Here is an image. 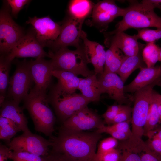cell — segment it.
Instances as JSON below:
<instances>
[{
  "label": "cell",
  "mask_w": 161,
  "mask_h": 161,
  "mask_svg": "<svg viewBox=\"0 0 161 161\" xmlns=\"http://www.w3.org/2000/svg\"><path fill=\"white\" fill-rule=\"evenodd\" d=\"M101 137V134L96 131L85 132L60 128L58 136L51 139V150L80 161H94Z\"/></svg>",
  "instance_id": "6da1fadb"
},
{
  "label": "cell",
  "mask_w": 161,
  "mask_h": 161,
  "mask_svg": "<svg viewBox=\"0 0 161 161\" xmlns=\"http://www.w3.org/2000/svg\"><path fill=\"white\" fill-rule=\"evenodd\" d=\"M129 5L123 16L122 19L116 25L115 29L104 32L105 36L124 32L128 29L154 27L161 29V17L154 12V9L148 4L130 1Z\"/></svg>",
  "instance_id": "7a4b0ae2"
},
{
  "label": "cell",
  "mask_w": 161,
  "mask_h": 161,
  "mask_svg": "<svg viewBox=\"0 0 161 161\" xmlns=\"http://www.w3.org/2000/svg\"><path fill=\"white\" fill-rule=\"evenodd\" d=\"M23 100V108L28 111L35 130L52 139L53 137L52 134L54 131L55 118L49 105L46 93L32 88Z\"/></svg>",
  "instance_id": "3957f363"
},
{
  "label": "cell",
  "mask_w": 161,
  "mask_h": 161,
  "mask_svg": "<svg viewBox=\"0 0 161 161\" xmlns=\"http://www.w3.org/2000/svg\"><path fill=\"white\" fill-rule=\"evenodd\" d=\"M47 97L49 103L63 123L91 102L81 94L68 92L58 83L51 88Z\"/></svg>",
  "instance_id": "277c9868"
},
{
  "label": "cell",
  "mask_w": 161,
  "mask_h": 161,
  "mask_svg": "<svg viewBox=\"0 0 161 161\" xmlns=\"http://www.w3.org/2000/svg\"><path fill=\"white\" fill-rule=\"evenodd\" d=\"M48 54L54 70L69 71L85 78L95 73L94 71L90 70L88 67V63L83 44L82 47L75 50H70L67 47H64L54 52L49 50Z\"/></svg>",
  "instance_id": "5b68a950"
},
{
  "label": "cell",
  "mask_w": 161,
  "mask_h": 161,
  "mask_svg": "<svg viewBox=\"0 0 161 161\" xmlns=\"http://www.w3.org/2000/svg\"><path fill=\"white\" fill-rule=\"evenodd\" d=\"M0 11V52L9 54L14 46L25 35L22 28L13 20L6 1Z\"/></svg>",
  "instance_id": "8992f818"
},
{
  "label": "cell",
  "mask_w": 161,
  "mask_h": 161,
  "mask_svg": "<svg viewBox=\"0 0 161 161\" xmlns=\"http://www.w3.org/2000/svg\"><path fill=\"white\" fill-rule=\"evenodd\" d=\"M33 82L29 61L24 59L18 62L16 70L9 80L6 99L20 103L28 95Z\"/></svg>",
  "instance_id": "52a82bcc"
},
{
  "label": "cell",
  "mask_w": 161,
  "mask_h": 161,
  "mask_svg": "<svg viewBox=\"0 0 161 161\" xmlns=\"http://www.w3.org/2000/svg\"><path fill=\"white\" fill-rule=\"evenodd\" d=\"M84 21L75 19L68 16L61 23L60 33L55 41L48 43L46 47L54 52L60 48L72 46L76 49L82 47L83 42L81 38L82 30Z\"/></svg>",
  "instance_id": "ba28073f"
},
{
  "label": "cell",
  "mask_w": 161,
  "mask_h": 161,
  "mask_svg": "<svg viewBox=\"0 0 161 161\" xmlns=\"http://www.w3.org/2000/svg\"><path fill=\"white\" fill-rule=\"evenodd\" d=\"M8 145L11 151H26L44 157L49 153V148L52 146V143L28 130L13 139Z\"/></svg>",
  "instance_id": "9c48e42d"
},
{
  "label": "cell",
  "mask_w": 161,
  "mask_h": 161,
  "mask_svg": "<svg viewBox=\"0 0 161 161\" xmlns=\"http://www.w3.org/2000/svg\"><path fill=\"white\" fill-rule=\"evenodd\" d=\"M126 10V8L120 7L113 0L100 1L95 4L89 24L104 32L109 24L117 17L123 16Z\"/></svg>",
  "instance_id": "30bf717a"
},
{
  "label": "cell",
  "mask_w": 161,
  "mask_h": 161,
  "mask_svg": "<svg viewBox=\"0 0 161 161\" xmlns=\"http://www.w3.org/2000/svg\"><path fill=\"white\" fill-rule=\"evenodd\" d=\"M43 47L38 41L32 27L16 44L10 53L5 55L12 61L16 57H31L36 59L48 57V53L44 50Z\"/></svg>",
  "instance_id": "8fae6325"
},
{
  "label": "cell",
  "mask_w": 161,
  "mask_h": 161,
  "mask_svg": "<svg viewBox=\"0 0 161 161\" xmlns=\"http://www.w3.org/2000/svg\"><path fill=\"white\" fill-rule=\"evenodd\" d=\"M104 125L99 115L87 106L77 112L63 123L61 128L83 131L98 129Z\"/></svg>",
  "instance_id": "7c38bea8"
},
{
  "label": "cell",
  "mask_w": 161,
  "mask_h": 161,
  "mask_svg": "<svg viewBox=\"0 0 161 161\" xmlns=\"http://www.w3.org/2000/svg\"><path fill=\"white\" fill-rule=\"evenodd\" d=\"M26 23L32 26L38 41L43 47L57 38L61 29V24L54 21L49 16L29 17Z\"/></svg>",
  "instance_id": "4fadbf2b"
},
{
  "label": "cell",
  "mask_w": 161,
  "mask_h": 161,
  "mask_svg": "<svg viewBox=\"0 0 161 161\" xmlns=\"http://www.w3.org/2000/svg\"><path fill=\"white\" fill-rule=\"evenodd\" d=\"M31 75L35 85L33 88L41 92L46 93L52 76L54 68L51 60L40 58L29 61Z\"/></svg>",
  "instance_id": "5bb4252c"
},
{
  "label": "cell",
  "mask_w": 161,
  "mask_h": 161,
  "mask_svg": "<svg viewBox=\"0 0 161 161\" xmlns=\"http://www.w3.org/2000/svg\"><path fill=\"white\" fill-rule=\"evenodd\" d=\"M98 79L102 94L107 93L111 99L119 103L127 100L124 92V83L117 74L103 72Z\"/></svg>",
  "instance_id": "9a60e30c"
},
{
  "label": "cell",
  "mask_w": 161,
  "mask_h": 161,
  "mask_svg": "<svg viewBox=\"0 0 161 161\" xmlns=\"http://www.w3.org/2000/svg\"><path fill=\"white\" fill-rule=\"evenodd\" d=\"M81 37L88 63L93 65L96 74H102L104 72L106 58L104 47L97 42L89 40L86 33L83 30Z\"/></svg>",
  "instance_id": "2e32d148"
},
{
  "label": "cell",
  "mask_w": 161,
  "mask_h": 161,
  "mask_svg": "<svg viewBox=\"0 0 161 161\" xmlns=\"http://www.w3.org/2000/svg\"><path fill=\"white\" fill-rule=\"evenodd\" d=\"M160 78L161 66L143 67L131 82L124 86V92H135Z\"/></svg>",
  "instance_id": "e0dca14e"
},
{
  "label": "cell",
  "mask_w": 161,
  "mask_h": 161,
  "mask_svg": "<svg viewBox=\"0 0 161 161\" xmlns=\"http://www.w3.org/2000/svg\"><path fill=\"white\" fill-rule=\"evenodd\" d=\"M105 37V44H114L126 56L137 55L139 52L141 43L138 42L136 35H130L123 32Z\"/></svg>",
  "instance_id": "ac0fdd59"
},
{
  "label": "cell",
  "mask_w": 161,
  "mask_h": 161,
  "mask_svg": "<svg viewBox=\"0 0 161 161\" xmlns=\"http://www.w3.org/2000/svg\"><path fill=\"white\" fill-rule=\"evenodd\" d=\"M19 104L14 100L5 99L0 104V117L11 120L24 132L29 129L27 119L23 112V108L20 107Z\"/></svg>",
  "instance_id": "d6986e66"
},
{
  "label": "cell",
  "mask_w": 161,
  "mask_h": 161,
  "mask_svg": "<svg viewBox=\"0 0 161 161\" xmlns=\"http://www.w3.org/2000/svg\"><path fill=\"white\" fill-rule=\"evenodd\" d=\"M78 89L86 99L92 102L100 100L102 94L100 86L95 73L84 78H81Z\"/></svg>",
  "instance_id": "ffe728a7"
},
{
  "label": "cell",
  "mask_w": 161,
  "mask_h": 161,
  "mask_svg": "<svg viewBox=\"0 0 161 161\" xmlns=\"http://www.w3.org/2000/svg\"><path fill=\"white\" fill-rule=\"evenodd\" d=\"M145 46L141 44L139 52L137 55L132 56H125L117 73L124 83L135 70L147 67L142 56V50Z\"/></svg>",
  "instance_id": "44dd1931"
},
{
  "label": "cell",
  "mask_w": 161,
  "mask_h": 161,
  "mask_svg": "<svg viewBox=\"0 0 161 161\" xmlns=\"http://www.w3.org/2000/svg\"><path fill=\"white\" fill-rule=\"evenodd\" d=\"M95 5L90 0L70 1L67 9L68 15L76 19L84 21L92 13Z\"/></svg>",
  "instance_id": "7402d4cb"
},
{
  "label": "cell",
  "mask_w": 161,
  "mask_h": 161,
  "mask_svg": "<svg viewBox=\"0 0 161 161\" xmlns=\"http://www.w3.org/2000/svg\"><path fill=\"white\" fill-rule=\"evenodd\" d=\"M106 51V58L103 72L117 73L125 56L121 50L114 44L108 43Z\"/></svg>",
  "instance_id": "603a6c76"
},
{
  "label": "cell",
  "mask_w": 161,
  "mask_h": 161,
  "mask_svg": "<svg viewBox=\"0 0 161 161\" xmlns=\"http://www.w3.org/2000/svg\"><path fill=\"white\" fill-rule=\"evenodd\" d=\"M157 93L153 90L146 122L144 128V135L150 136L152 132L157 127L160 122L157 98Z\"/></svg>",
  "instance_id": "cb8c5ba5"
},
{
  "label": "cell",
  "mask_w": 161,
  "mask_h": 161,
  "mask_svg": "<svg viewBox=\"0 0 161 161\" xmlns=\"http://www.w3.org/2000/svg\"><path fill=\"white\" fill-rule=\"evenodd\" d=\"M52 76L56 78L57 83L65 90L72 93L75 92L78 87L81 78L71 72L59 70H54Z\"/></svg>",
  "instance_id": "d4e9b609"
},
{
  "label": "cell",
  "mask_w": 161,
  "mask_h": 161,
  "mask_svg": "<svg viewBox=\"0 0 161 161\" xmlns=\"http://www.w3.org/2000/svg\"><path fill=\"white\" fill-rule=\"evenodd\" d=\"M12 61L5 55H1L0 58V104L4 100L7 96L6 91L9 80V73Z\"/></svg>",
  "instance_id": "484cf974"
},
{
  "label": "cell",
  "mask_w": 161,
  "mask_h": 161,
  "mask_svg": "<svg viewBox=\"0 0 161 161\" xmlns=\"http://www.w3.org/2000/svg\"><path fill=\"white\" fill-rule=\"evenodd\" d=\"M21 131L13 121L7 118L0 117V139L6 140L8 144L16 133Z\"/></svg>",
  "instance_id": "4316f807"
},
{
  "label": "cell",
  "mask_w": 161,
  "mask_h": 161,
  "mask_svg": "<svg viewBox=\"0 0 161 161\" xmlns=\"http://www.w3.org/2000/svg\"><path fill=\"white\" fill-rule=\"evenodd\" d=\"M160 48L155 42L148 43L143 49L142 56L146 66H154L158 61Z\"/></svg>",
  "instance_id": "83f0119b"
},
{
  "label": "cell",
  "mask_w": 161,
  "mask_h": 161,
  "mask_svg": "<svg viewBox=\"0 0 161 161\" xmlns=\"http://www.w3.org/2000/svg\"><path fill=\"white\" fill-rule=\"evenodd\" d=\"M136 35L138 39H142L149 43L155 42L156 41L161 38V29L156 30L151 29L148 28L139 29Z\"/></svg>",
  "instance_id": "f1b7e54d"
},
{
  "label": "cell",
  "mask_w": 161,
  "mask_h": 161,
  "mask_svg": "<svg viewBox=\"0 0 161 161\" xmlns=\"http://www.w3.org/2000/svg\"><path fill=\"white\" fill-rule=\"evenodd\" d=\"M9 159L13 161H44L43 157L24 151H11Z\"/></svg>",
  "instance_id": "f546056e"
},
{
  "label": "cell",
  "mask_w": 161,
  "mask_h": 161,
  "mask_svg": "<svg viewBox=\"0 0 161 161\" xmlns=\"http://www.w3.org/2000/svg\"><path fill=\"white\" fill-rule=\"evenodd\" d=\"M118 145L117 140L112 137L107 138L100 142L96 154H102L110 151L115 149Z\"/></svg>",
  "instance_id": "4dcf8cb0"
},
{
  "label": "cell",
  "mask_w": 161,
  "mask_h": 161,
  "mask_svg": "<svg viewBox=\"0 0 161 161\" xmlns=\"http://www.w3.org/2000/svg\"><path fill=\"white\" fill-rule=\"evenodd\" d=\"M96 131L101 134L102 133L108 134L112 137L117 140H126L129 137V136L127 134L117 131L110 126H106L104 125L97 129Z\"/></svg>",
  "instance_id": "1f68e13d"
},
{
  "label": "cell",
  "mask_w": 161,
  "mask_h": 161,
  "mask_svg": "<svg viewBox=\"0 0 161 161\" xmlns=\"http://www.w3.org/2000/svg\"><path fill=\"white\" fill-rule=\"evenodd\" d=\"M43 157L44 161H80L66 154L52 150L47 155Z\"/></svg>",
  "instance_id": "d6a6232c"
},
{
  "label": "cell",
  "mask_w": 161,
  "mask_h": 161,
  "mask_svg": "<svg viewBox=\"0 0 161 161\" xmlns=\"http://www.w3.org/2000/svg\"><path fill=\"white\" fill-rule=\"evenodd\" d=\"M132 108L129 106H124L116 116L112 124L131 120Z\"/></svg>",
  "instance_id": "836d02e7"
},
{
  "label": "cell",
  "mask_w": 161,
  "mask_h": 161,
  "mask_svg": "<svg viewBox=\"0 0 161 161\" xmlns=\"http://www.w3.org/2000/svg\"><path fill=\"white\" fill-rule=\"evenodd\" d=\"M120 155L119 150L115 148L106 153L96 154L94 161H120Z\"/></svg>",
  "instance_id": "e575fe53"
},
{
  "label": "cell",
  "mask_w": 161,
  "mask_h": 161,
  "mask_svg": "<svg viewBox=\"0 0 161 161\" xmlns=\"http://www.w3.org/2000/svg\"><path fill=\"white\" fill-rule=\"evenodd\" d=\"M31 1L28 0H7L6 1L11 9V14L16 17L20 11Z\"/></svg>",
  "instance_id": "d590c367"
},
{
  "label": "cell",
  "mask_w": 161,
  "mask_h": 161,
  "mask_svg": "<svg viewBox=\"0 0 161 161\" xmlns=\"http://www.w3.org/2000/svg\"><path fill=\"white\" fill-rule=\"evenodd\" d=\"M140 155L141 161H161V156L149 148Z\"/></svg>",
  "instance_id": "8d00e7d4"
},
{
  "label": "cell",
  "mask_w": 161,
  "mask_h": 161,
  "mask_svg": "<svg viewBox=\"0 0 161 161\" xmlns=\"http://www.w3.org/2000/svg\"><path fill=\"white\" fill-rule=\"evenodd\" d=\"M121 151L120 161H141L138 154L126 150Z\"/></svg>",
  "instance_id": "74e56055"
},
{
  "label": "cell",
  "mask_w": 161,
  "mask_h": 161,
  "mask_svg": "<svg viewBox=\"0 0 161 161\" xmlns=\"http://www.w3.org/2000/svg\"><path fill=\"white\" fill-rule=\"evenodd\" d=\"M130 122L131 120H129L115 123L110 126L117 131L127 134L130 137L131 134V130L130 126Z\"/></svg>",
  "instance_id": "f35d334b"
},
{
  "label": "cell",
  "mask_w": 161,
  "mask_h": 161,
  "mask_svg": "<svg viewBox=\"0 0 161 161\" xmlns=\"http://www.w3.org/2000/svg\"><path fill=\"white\" fill-rule=\"evenodd\" d=\"M148 147L161 156V140L154 137L149 139L148 143H146Z\"/></svg>",
  "instance_id": "ab89813d"
},
{
  "label": "cell",
  "mask_w": 161,
  "mask_h": 161,
  "mask_svg": "<svg viewBox=\"0 0 161 161\" xmlns=\"http://www.w3.org/2000/svg\"><path fill=\"white\" fill-rule=\"evenodd\" d=\"M11 151L8 147L0 144V161H7L9 159V156Z\"/></svg>",
  "instance_id": "60d3db41"
},
{
  "label": "cell",
  "mask_w": 161,
  "mask_h": 161,
  "mask_svg": "<svg viewBox=\"0 0 161 161\" xmlns=\"http://www.w3.org/2000/svg\"><path fill=\"white\" fill-rule=\"evenodd\" d=\"M117 113L107 109L103 115L105 122L108 124H112Z\"/></svg>",
  "instance_id": "b9f144b4"
},
{
  "label": "cell",
  "mask_w": 161,
  "mask_h": 161,
  "mask_svg": "<svg viewBox=\"0 0 161 161\" xmlns=\"http://www.w3.org/2000/svg\"><path fill=\"white\" fill-rule=\"evenodd\" d=\"M141 2L150 5L154 9H159L161 11V0H144Z\"/></svg>",
  "instance_id": "7bdbcfd3"
},
{
  "label": "cell",
  "mask_w": 161,
  "mask_h": 161,
  "mask_svg": "<svg viewBox=\"0 0 161 161\" xmlns=\"http://www.w3.org/2000/svg\"><path fill=\"white\" fill-rule=\"evenodd\" d=\"M156 137L161 140V127H157L152 132L149 139H151L152 137Z\"/></svg>",
  "instance_id": "ee69618b"
},
{
  "label": "cell",
  "mask_w": 161,
  "mask_h": 161,
  "mask_svg": "<svg viewBox=\"0 0 161 161\" xmlns=\"http://www.w3.org/2000/svg\"><path fill=\"white\" fill-rule=\"evenodd\" d=\"M124 106L121 105H113L109 106L107 109L118 113L123 109Z\"/></svg>",
  "instance_id": "f6af8a7d"
},
{
  "label": "cell",
  "mask_w": 161,
  "mask_h": 161,
  "mask_svg": "<svg viewBox=\"0 0 161 161\" xmlns=\"http://www.w3.org/2000/svg\"><path fill=\"white\" fill-rule=\"evenodd\" d=\"M157 98L158 104V109L160 117V120L161 119V95L157 93Z\"/></svg>",
  "instance_id": "bcb514c9"
},
{
  "label": "cell",
  "mask_w": 161,
  "mask_h": 161,
  "mask_svg": "<svg viewBox=\"0 0 161 161\" xmlns=\"http://www.w3.org/2000/svg\"><path fill=\"white\" fill-rule=\"evenodd\" d=\"M158 61H159L161 62V47L160 48L159 51Z\"/></svg>",
  "instance_id": "7dc6e473"
},
{
  "label": "cell",
  "mask_w": 161,
  "mask_h": 161,
  "mask_svg": "<svg viewBox=\"0 0 161 161\" xmlns=\"http://www.w3.org/2000/svg\"><path fill=\"white\" fill-rule=\"evenodd\" d=\"M158 85H161V81H160L158 84Z\"/></svg>",
  "instance_id": "c3c4849f"
},
{
  "label": "cell",
  "mask_w": 161,
  "mask_h": 161,
  "mask_svg": "<svg viewBox=\"0 0 161 161\" xmlns=\"http://www.w3.org/2000/svg\"><path fill=\"white\" fill-rule=\"evenodd\" d=\"M160 122L161 123V119L160 120Z\"/></svg>",
  "instance_id": "681fc988"
}]
</instances>
